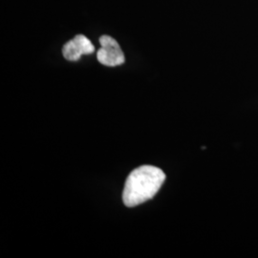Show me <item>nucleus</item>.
<instances>
[{
	"instance_id": "1",
	"label": "nucleus",
	"mask_w": 258,
	"mask_h": 258,
	"mask_svg": "<svg viewBox=\"0 0 258 258\" xmlns=\"http://www.w3.org/2000/svg\"><path fill=\"white\" fill-rule=\"evenodd\" d=\"M166 181L165 172L156 166H142L126 178L122 201L128 208L137 207L151 200Z\"/></svg>"
},
{
	"instance_id": "2",
	"label": "nucleus",
	"mask_w": 258,
	"mask_h": 258,
	"mask_svg": "<svg viewBox=\"0 0 258 258\" xmlns=\"http://www.w3.org/2000/svg\"><path fill=\"white\" fill-rule=\"evenodd\" d=\"M101 49L97 53V57L100 63L105 66H119L125 61L123 52L119 43L109 36H102L100 38Z\"/></svg>"
},
{
	"instance_id": "3",
	"label": "nucleus",
	"mask_w": 258,
	"mask_h": 258,
	"mask_svg": "<svg viewBox=\"0 0 258 258\" xmlns=\"http://www.w3.org/2000/svg\"><path fill=\"white\" fill-rule=\"evenodd\" d=\"M95 51L92 42L83 35H78L62 48L63 56L69 61H77L83 55H91Z\"/></svg>"
}]
</instances>
